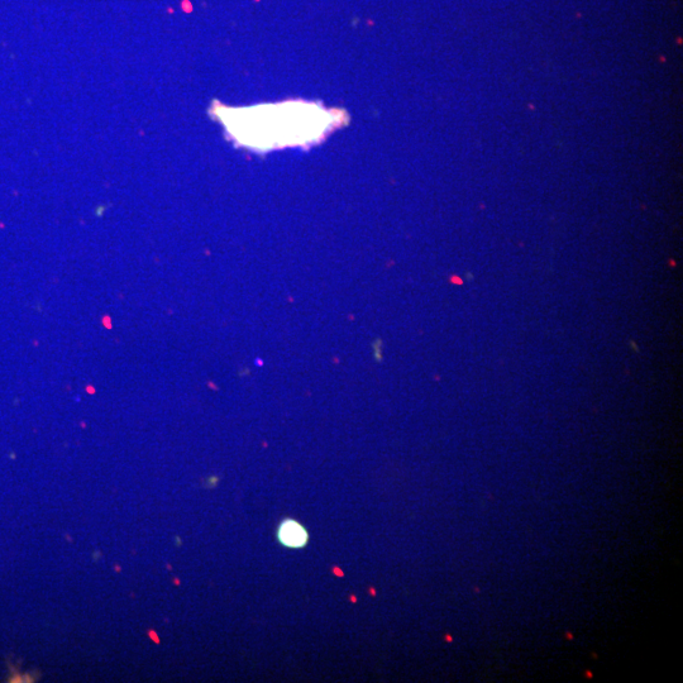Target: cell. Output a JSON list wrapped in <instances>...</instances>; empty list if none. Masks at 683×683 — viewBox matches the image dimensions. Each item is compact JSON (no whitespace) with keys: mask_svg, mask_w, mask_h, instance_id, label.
<instances>
[{"mask_svg":"<svg viewBox=\"0 0 683 683\" xmlns=\"http://www.w3.org/2000/svg\"><path fill=\"white\" fill-rule=\"evenodd\" d=\"M279 538L286 547L300 548L307 543L308 534L302 525L288 520V522L281 525Z\"/></svg>","mask_w":683,"mask_h":683,"instance_id":"cell-1","label":"cell"}]
</instances>
